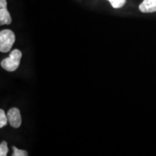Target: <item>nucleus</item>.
I'll use <instances>...</instances> for the list:
<instances>
[{
  "label": "nucleus",
  "mask_w": 156,
  "mask_h": 156,
  "mask_svg": "<svg viewBox=\"0 0 156 156\" xmlns=\"http://www.w3.org/2000/svg\"><path fill=\"white\" fill-rule=\"evenodd\" d=\"M15 41V35L9 29L0 32V51L2 53L9 52Z\"/></svg>",
  "instance_id": "f03ea898"
},
{
  "label": "nucleus",
  "mask_w": 156,
  "mask_h": 156,
  "mask_svg": "<svg viewBox=\"0 0 156 156\" xmlns=\"http://www.w3.org/2000/svg\"><path fill=\"white\" fill-rule=\"evenodd\" d=\"M8 122L11 126L15 129L19 128L22 124V118H21L20 112L18 108H12L9 109L7 114Z\"/></svg>",
  "instance_id": "7ed1b4c3"
},
{
  "label": "nucleus",
  "mask_w": 156,
  "mask_h": 156,
  "mask_svg": "<svg viewBox=\"0 0 156 156\" xmlns=\"http://www.w3.org/2000/svg\"><path fill=\"white\" fill-rule=\"evenodd\" d=\"M9 149L7 147V143L6 141L2 142L0 145V155L1 156H6L8 153Z\"/></svg>",
  "instance_id": "6e6552de"
},
{
  "label": "nucleus",
  "mask_w": 156,
  "mask_h": 156,
  "mask_svg": "<svg viewBox=\"0 0 156 156\" xmlns=\"http://www.w3.org/2000/svg\"><path fill=\"white\" fill-rule=\"evenodd\" d=\"M13 154L12 156H27L28 155L27 151H23V150H20L16 147H13Z\"/></svg>",
  "instance_id": "1a4fd4ad"
},
{
  "label": "nucleus",
  "mask_w": 156,
  "mask_h": 156,
  "mask_svg": "<svg viewBox=\"0 0 156 156\" xmlns=\"http://www.w3.org/2000/svg\"><path fill=\"white\" fill-rule=\"evenodd\" d=\"M7 122H8V118L5 114V111L3 109H0V128H3L7 125Z\"/></svg>",
  "instance_id": "423d86ee"
},
{
  "label": "nucleus",
  "mask_w": 156,
  "mask_h": 156,
  "mask_svg": "<svg viewBox=\"0 0 156 156\" xmlns=\"http://www.w3.org/2000/svg\"><path fill=\"white\" fill-rule=\"evenodd\" d=\"M22 58V52L18 49H15L11 52L9 57L1 62V66L7 72H14L19 67Z\"/></svg>",
  "instance_id": "f257e3e1"
},
{
  "label": "nucleus",
  "mask_w": 156,
  "mask_h": 156,
  "mask_svg": "<svg viewBox=\"0 0 156 156\" xmlns=\"http://www.w3.org/2000/svg\"><path fill=\"white\" fill-rule=\"evenodd\" d=\"M6 0H0V25H9L12 23V17L7 9Z\"/></svg>",
  "instance_id": "20e7f679"
},
{
  "label": "nucleus",
  "mask_w": 156,
  "mask_h": 156,
  "mask_svg": "<svg viewBox=\"0 0 156 156\" xmlns=\"http://www.w3.org/2000/svg\"><path fill=\"white\" fill-rule=\"evenodd\" d=\"M140 10L143 13H151L156 12V0H144L140 4Z\"/></svg>",
  "instance_id": "39448f33"
},
{
  "label": "nucleus",
  "mask_w": 156,
  "mask_h": 156,
  "mask_svg": "<svg viewBox=\"0 0 156 156\" xmlns=\"http://www.w3.org/2000/svg\"><path fill=\"white\" fill-rule=\"evenodd\" d=\"M108 1L110 2L111 5L115 9L121 8L126 3V0H108Z\"/></svg>",
  "instance_id": "0eeeda50"
}]
</instances>
